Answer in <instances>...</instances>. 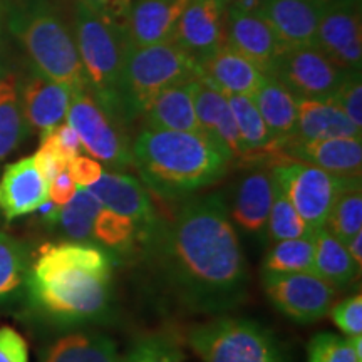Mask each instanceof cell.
<instances>
[{
    "label": "cell",
    "mask_w": 362,
    "mask_h": 362,
    "mask_svg": "<svg viewBox=\"0 0 362 362\" xmlns=\"http://www.w3.org/2000/svg\"><path fill=\"white\" fill-rule=\"evenodd\" d=\"M133 168L163 200L178 202L218 183L232 158L203 133L144 128L131 143Z\"/></svg>",
    "instance_id": "3"
},
{
    "label": "cell",
    "mask_w": 362,
    "mask_h": 362,
    "mask_svg": "<svg viewBox=\"0 0 362 362\" xmlns=\"http://www.w3.org/2000/svg\"><path fill=\"white\" fill-rule=\"evenodd\" d=\"M197 79L183 81L170 86L153 99L143 112L144 126L148 129H168L202 133L194 111V86Z\"/></svg>",
    "instance_id": "24"
},
{
    "label": "cell",
    "mask_w": 362,
    "mask_h": 362,
    "mask_svg": "<svg viewBox=\"0 0 362 362\" xmlns=\"http://www.w3.org/2000/svg\"><path fill=\"white\" fill-rule=\"evenodd\" d=\"M52 136L54 139H56L59 149L64 153L69 163L83 153V144H81L78 133H76V131L72 129V126L69 123H66V121L52 129Z\"/></svg>",
    "instance_id": "45"
},
{
    "label": "cell",
    "mask_w": 362,
    "mask_h": 362,
    "mask_svg": "<svg viewBox=\"0 0 362 362\" xmlns=\"http://www.w3.org/2000/svg\"><path fill=\"white\" fill-rule=\"evenodd\" d=\"M49 200V183L40 175L33 156L6 166L0 178V211L7 221L35 214Z\"/></svg>",
    "instance_id": "18"
},
{
    "label": "cell",
    "mask_w": 362,
    "mask_h": 362,
    "mask_svg": "<svg viewBox=\"0 0 362 362\" xmlns=\"http://www.w3.org/2000/svg\"><path fill=\"white\" fill-rule=\"evenodd\" d=\"M275 192L277 183L270 170H259L243 176L235 192L232 208H228L233 225L253 237L264 235Z\"/></svg>",
    "instance_id": "23"
},
{
    "label": "cell",
    "mask_w": 362,
    "mask_h": 362,
    "mask_svg": "<svg viewBox=\"0 0 362 362\" xmlns=\"http://www.w3.org/2000/svg\"><path fill=\"white\" fill-rule=\"evenodd\" d=\"M200 78L198 64L173 40L129 47L119 86L121 121L143 116L158 94L183 81Z\"/></svg>",
    "instance_id": "6"
},
{
    "label": "cell",
    "mask_w": 362,
    "mask_h": 362,
    "mask_svg": "<svg viewBox=\"0 0 362 362\" xmlns=\"http://www.w3.org/2000/svg\"><path fill=\"white\" fill-rule=\"evenodd\" d=\"M8 29L24 45L34 71L72 90L88 88L74 33L51 0H19L8 13Z\"/></svg>",
    "instance_id": "4"
},
{
    "label": "cell",
    "mask_w": 362,
    "mask_h": 362,
    "mask_svg": "<svg viewBox=\"0 0 362 362\" xmlns=\"http://www.w3.org/2000/svg\"><path fill=\"white\" fill-rule=\"evenodd\" d=\"M228 0H188L171 40L197 64L226 44Z\"/></svg>",
    "instance_id": "14"
},
{
    "label": "cell",
    "mask_w": 362,
    "mask_h": 362,
    "mask_svg": "<svg viewBox=\"0 0 362 362\" xmlns=\"http://www.w3.org/2000/svg\"><path fill=\"white\" fill-rule=\"evenodd\" d=\"M260 0H228V4H240V6H247V7H257L259 6Z\"/></svg>",
    "instance_id": "49"
},
{
    "label": "cell",
    "mask_w": 362,
    "mask_h": 362,
    "mask_svg": "<svg viewBox=\"0 0 362 362\" xmlns=\"http://www.w3.org/2000/svg\"><path fill=\"white\" fill-rule=\"evenodd\" d=\"M39 362H121L116 342L98 330H71L40 351Z\"/></svg>",
    "instance_id": "26"
},
{
    "label": "cell",
    "mask_w": 362,
    "mask_h": 362,
    "mask_svg": "<svg viewBox=\"0 0 362 362\" xmlns=\"http://www.w3.org/2000/svg\"><path fill=\"white\" fill-rule=\"evenodd\" d=\"M250 98L264 117L275 143L282 144L291 139L297 121V98L291 90L274 76L267 74Z\"/></svg>",
    "instance_id": "27"
},
{
    "label": "cell",
    "mask_w": 362,
    "mask_h": 362,
    "mask_svg": "<svg viewBox=\"0 0 362 362\" xmlns=\"http://www.w3.org/2000/svg\"><path fill=\"white\" fill-rule=\"evenodd\" d=\"M315 233V232H314ZM314 269V235L280 240L267 252L262 272L269 274H297Z\"/></svg>",
    "instance_id": "35"
},
{
    "label": "cell",
    "mask_w": 362,
    "mask_h": 362,
    "mask_svg": "<svg viewBox=\"0 0 362 362\" xmlns=\"http://www.w3.org/2000/svg\"><path fill=\"white\" fill-rule=\"evenodd\" d=\"M93 243L106 248L116 259L119 257L128 259L133 253L141 250V242H139V233L134 221L104 206L94 220Z\"/></svg>",
    "instance_id": "32"
},
{
    "label": "cell",
    "mask_w": 362,
    "mask_h": 362,
    "mask_svg": "<svg viewBox=\"0 0 362 362\" xmlns=\"http://www.w3.org/2000/svg\"><path fill=\"white\" fill-rule=\"evenodd\" d=\"M232 110L235 124L245 148L247 163L270 161L275 163L282 158L279 144L272 138L264 117L253 104L250 96H226Z\"/></svg>",
    "instance_id": "28"
},
{
    "label": "cell",
    "mask_w": 362,
    "mask_h": 362,
    "mask_svg": "<svg viewBox=\"0 0 362 362\" xmlns=\"http://www.w3.org/2000/svg\"><path fill=\"white\" fill-rule=\"evenodd\" d=\"M187 342L203 362H288L274 332L245 317L221 315L193 325Z\"/></svg>",
    "instance_id": "7"
},
{
    "label": "cell",
    "mask_w": 362,
    "mask_h": 362,
    "mask_svg": "<svg viewBox=\"0 0 362 362\" xmlns=\"http://www.w3.org/2000/svg\"><path fill=\"white\" fill-rule=\"evenodd\" d=\"M33 253L24 240L0 232V305L25 297Z\"/></svg>",
    "instance_id": "31"
},
{
    "label": "cell",
    "mask_w": 362,
    "mask_h": 362,
    "mask_svg": "<svg viewBox=\"0 0 362 362\" xmlns=\"http://www.w3.org/2000/svg\"><path fill=\"white\" fill-rule=\"evenodd\" d=\"M33 158L35 161V166H37L40 175L44 176V180L47 181V183H51L59 173L66 171L67 165H69V160H67L64 153L59 149L56 139H54L52 129L40 134L39 149Z\"/></svg>",
    "instance_id": "40"
},
{
    "label": "cell",
    "mask_w": 362,
    "mask_h": 362,
    "mask_svg": "<svg viewBox=\"0 0 362 362\" xmlns=\"http://www.w3.org/2000/svg\"><path fill=\"white\" fill-rule=\"evenodd\" d=\"M279 151L285 158L304 161L337 176H361L362 136L327 138L312 141H284Z\"/></svg>",
    "instance_id": "16"
},
{
    "label": "cell",
    "mask_w": 362,
    "mask_h": 362,
    "mask_svg": "<svg viewBox=\"0 0 362 362\" xmlns=\"http://www.w3.org/2000/svg\"><path fill=\"white\" fill-rule=\"evenodd\" d=\"M66 123L78 133L84 151L104 168L111 171L133 168L131 141L124 133V124L107 115L88 88L72 90Z\"/></svg>",
    "instance_id": "8"
},
{
    "label": "cell",
    "mask_w": 362,
    "mask_h": 362,
    "mask_svg": "<svg viewBox=\"0 0 362 362\" xmlns=\"http://www.w3.org/2000/svg\"><path fill=\"white\" fill-rule=\"evenodd\" d=\"M356 136H362V129L357 128L332 101L297 99V121L291 138L293 141Z\"/></svg>",
    "instance_id": "25"
},
{
    "label": "cell",
    "mask_w": 362,
    "mask_h": 362,
    "mask_svg": "<svg viewBox=\"0 0 362 362\" xmlns=\"http://www.w3.org/2000/svg\"><path fill=\"white\" fill-rule=\"evenodd\" d=\"M194 111L203 134L218 144L232 163H247L245 148L235 124L228 99L198 78L194 86Z\"/></svg>",
    "instance_id": "20"
},
{
    "label": "cell",
    "mask_w": 362,
    "mask_h": 362,
    "mask_svg": "<svg viewBox=\"0 0 362 362\" xmlns=\"http://www.w3.org/2000/svg\"><path fill=\"white\" fill-rule=\"evenodd\" d=\"M322 2H325V4H329V2H332V0H322Z\"/></svg>",
    "instance_id": "51"
},
{
    "label": "cell",
    "mask_w": 362,
    "mask_h": 362,
    "mask_svg": "<svg viewBox=\"0 0 362 362\" xmlns=\"http://www.w3.org/2000/svg\"><path fill=\"white\" fill-rule=\"evenodd\" d=\"M315 275L334 288L351 285L361 275L354 260L342 240L334 237L329 230L320 228L314 233V269Z\"/></svg>",
    "instance_id": "30"
},
{
    "label": "cell",
    "mask_w": 362,
    "mask_h": 362,
    "mask_svg": "<svg viewBox=\"0 0 362 362\" xmlns=\"http://www.w3.org/2000/svg\"><path fill=\"white\" fill-rule=\"evenodd\" d=\"M341 107L357 128L362 129V79L361 71H349L339 86L337 93L329 99Z\"/></svg>",
    "instance_id": "39"
},
{
    "label": "cell",
    "mask_w": 362,
    "mask_h": 362,
    "mask_svg": "<svg viewBox=\"0 0 362 362\" xmlns=\"http://www.w3.org/2000/svg\"><path fill=\"white\" fill-rule=\"evenodd\" d=\"M2 16H4V0H0V24H2Z\"/></svg>",
    "instance_id": "50"
},
{
    "label": "cell",
    "mask_w": 362,
    "mask_h": 362,
    "mask_svg": "<svg viewBox=\"0 0 362 362\" xmlns=\"http://www.w3.org/2000/svg\"><path fill=\"white\" fill-rule=\"evenodd\" d=\"M330 319L347 337L362 334V297L361 293L344 298L329 310Z\"/></svg>",
    "instance_id": "41"
},
{
    "label": "cell",
    "mask_w": 362,
    "mask_h": 362,
    "mask_svg": "<svg viewBox=\"0 0 362 362\" xmlns=\"http://www.w3.org/2000/svg\"><path fill=\"white\" fill-rule=\"evenodd\" d=\"M307 362H362L349 337L332 332L315 334L307 346Z\"/></svg>",
    "instance_id": "38"
},
{
    "label": "cell",
    "mask_w": 362,
    "mask_h": 362,
    "mask_svg": "<svg viewBox=\"0 0 362 362\" xmlns=\"http://www.w3.org/2000/svg\"><path fill=\"white\" fill-rule=\"evenodd\" d=\"M265 233L270 242L275 243L280 240L309 237V235H314V230L305 223V220L298 215L296 206L277 187L274 202H272Z\"/></svg>",
    "instance_id": "36"
},
{
    "label": "cell",
    "mask_w": 362,
    "mask_h": 362,
    "mask_svg": "<svg viewBox=\"0 0 362 362\" xmlns=\"http://www.w3.org/2000/svg\"><path fill=\"white\" fill-rule=\"evenodd\" d=\"M72 98L69 86L57 83L37 71H30L24 81H21L22 110L30 129L47 133L64 123Z\"/></svg>",
    "instance_id": "17"
},
{
    "label": "cell",
    "mask_w": 362,
    "mask_h": 362,
    "mask_svg": "<svg viewBox=\"0 0 362 362\" xmlns=\"http://www.w3.org/2000/svg\"><path fill=\"white\" fill-rule=\"evenodd\" d=\"M74 39L89 93L107 115L124 124L119 111V86L129 49L124 25L76 0Z\"/></svg>",
    "instance_id": "5"
},
{
    "label": "cell",
    "mask_w": 362,
    "mask_h": 362,
    "mask_svg": "<svg viewBox=\"0 0 362 362\" xmlns=\"http://www.w3.org/2000/svg\"><path fill=\"white\" fill-rule=\"evenodd\" d=\"M185 354L178 342L168 334H149L134 342L121 356V362H183Z\"/></svg>",
    "instance_id": "37"
},
{
    "label": "cell",
    "mask_w": 362,
    "mask_h": 362,
    "mask_svg": "<svg viewBox=\"0 0 362 362\" xmlns=\"http://www.w3.org/2000/svg\"><path fill=\"white\" fill-rule=\"evenodd\" d=\"M106 168L98 160L90 156H76L69 165H67V173L76 183L78 188H88L101 178Z\"/></svg>",
    "instance_id": "43"
},
{
    "label": "cell",
    "mask_w": 362,
    "mask_h": 362,
    "mask_svg": "<svg viewBox=\"0 0 362 362\" xmlns=\"http://www.w3.org/2000/svg\"><path fill=\"white\" fill-rule=\"evenodd\" d=\"M76 192H78V187H76V183L72 181L69 173H67V170L59 173L56 178L49 183V200L56 203L59 206L69 203L72 198H74Z\"/></svg>",
    "instance_id": "46"
},
{
    "label": "cell",
    "mask_w": 362,
    "mask_h": 362,
    "mask_svg": "<svg viewBox=\"0 0 362 362\" xmlns=\"http://www.w3.org/2000/svg\"><path fill=\"white\" fill-rule=\"evenodd\" d=\"M143 253L189 314H223L247 300V260L218 193L188 198L170 220H158Z\"/></svg>",
    "instance_id": "1"
},
{
    "label": "cell",
    "mask_w": 362,
    "mask_h": 362,
    "mask_svg": "<svg viewBox=\"0 0 362 362\" xmlns=\"http://www.w3.org/2000/svg\"><path fill=\"white\" fill-rule=\"evenodd\" d=\"M270 173L305 223L314 232L324 228L330 206L346 176L332 175L309 163L285 156L272 163Z\"/></svg>",
    "instance_id": "9"
},
{
    "label": "cell",
    "mask_w": 362,
    "mask_h": 362,
    "mask_svg": "<svg viewBox=\"0 0 362 362\" xmlns=\"http://www.w3.org/2000/svg\"><path fill=\"white\" fill-rule=\"evenodd\" d=\"M347 72L315 44H309L285 49L269 74L297 99L329 101L337 93Z\"/></svg>",
    "instance_id": "10"
},
{
    "label": "cell",
    "mask_w": 362,
    "mask_h": 362,
    "mask_svg": "<svg viewBox=\"0 0 362 362\" xmlns=\"http://www.w3.org/2000/svg\"><path fill=\"white\" fill-rule=\"evenodd\" d=\"M342 242L362 230V178L346 176L324 225Z\"/></svg>",
    "instance_id": "33"
},
{
    "label": "cell",
    "mask_w": 362,
    "mask_h": 362,
    "mask_svg": "<svg viewBox=\"0 0 362 362\" xmlns=\"http://www.w3.org/2000/svg\"><path fill=\"white\" fill-rule=\"evenodd\" d=\"M0 362H29V346L13 327H0Z\"/></svg>",
    "instance_id": "42"
},
{
    "label": "cell",
    "mask_w": 362,
    "mask_h": 362,
    "mask_svg": "<svg viewBox=\"0 0 362 362\" xmlns=\"http://www.w3.org/2000/svg\"><path fill=\"white\" fill-rule=\"evenodd\" d=\"M325 6L322 0H260L257 8L288 49L314 44Z\"/></svg>",
    "instance_id": "21"
},
{
    "label": "cell",
    "mask_w": 362,
    "mask_h": 362,
    "mask_svg": "<svg viewBox=\"0 0 362 362\" xmlns=\"http://www.w3.org/2000/svg\"><path fill=\"white\" fill-rule=\"evenodd\" d=\"M21 99L17 72L0 66V163H4L29 136Z\"/></svg>",
    "instance_id": "29"
},
{
    "label": "cell",
    "mask_w": 362,
    "mask_h": 362,
    "mask_svg": "<svg viewBox=\"0 0 362 362\" xmlns=\"http://www.w3.org/2000/svg\"><path fill=\"white\" fill-rule=\"evenodd\" d=\"M104 208L128 216L134 221L141 242V252L158 225V215L146 187L124 171H104L96 183L86 188Z\"/></svg>",
    "instance_id": "13"
},
{
    "label": "cell",
    "mask_w": 362,
    "mask_h": 362,
    "mask_svg": "<svg viewBox=\"0 0 362 362\" xmlns=\"http://www.w3.org/2000/svg\"><path fill=\"white\" fill-rule=\"evenodd\" d=\"M262 287L272 305L293 322L312 324L329 315L337 291L314 272L269 274L262 272Z\"/></svg>",
    "instance_id": "11"
},
{
    "label": "cell",
    "mask_w": 362,
    "mask_h": 362,
    "mask_svg": "<svg viewBox=\"0 0 362 362\" xmlns=\"http://www.w3.org/2000/svg\"><path fill=\"white\" fill-rule=\"evenodd\" d=\"M103 205L86 188H78L74 198L61 206L57 226L72 242H93V225Z\"/></svg>",
    "instance_id": "34"
},
{
    "label": "cell",
    "mask_w": 362,
    "mask_h": 362,
    "mask_svg": "<svg viewBox=\"0 0 362 362\" xmlns=\"http://www.w3.org/2000/svg\"><path fill=\"white\" fill-rule=\"evenodd\" d=\"M314 44L344 71H361L362 25L359 0H332L324 8Z\"/></svg>",
    "instance_id": "12"
},
{
    "label": "cell",
    "mask_w": 362,
    "mask_h": 362,
    "mask_svg": "<svg viewBox=\"0 0 362 362\" xmlns=\"http://www.w3.org/2000/svg\"><path fill=\"white\" fill-rule=\"evenodd\" d=\"M35 211H37V214H39V218H40V221H42L44 225L57 226L59 214H61V206L56 205V203H52L51 200L44 202L42 205H40Z\"/></svg>",
    "instance_id": "47"
},
{
    "label": "cell",
    "mask_w": 362,
    "mask_h": 362,
    "mask_svg": "<svg viewBox=\"0 0 362 362\" xmlns=\"http://www.w3.org/2000/svg\"><path fill=\"white\" fill-rule=\"evenodd\" d=\"M94 12L101 13L116 24L124 25L133 0H83Z\"/></svg>",
    "instance_id": "44"
},
{
    "label": "cell",
    "mask_w": 362,
    "mask_h": 362,
    "mask_svg": "<svg viewBox=\"0 0 362 362\" xmlns=\"http://www.w3.org/2000/svg\"><path fill=\"white\" fill-rule=\"evenodd\" d=\"M198 71L203 83L225 96H252L267 76L255 62L228 44L202 61Z\"/></svg>",
    "instance_id": "19"
},
{
    "label": "cell",
    "mask_w": 362,
    "mask_h": 362,
    "mask_svg": "<svg viewBox=\"0 0 362 362\" xmlns=\"http://www.w3.org/2000/svg\"><path fill=\"white\" fill-rule=\"evenodd\" d=\"M226 44L255 62L265 74L282 54L285 44L257 7L228 4Z\"/></svg>",
    "instance_id": "15"
},
{
    "label": "cell",
    "mask_w": 362,
    "mask_h": 362,
    "mask_svg": "<svg viewBox=\"0 0 362 362\" xmlns=\"http://www.w3.org/2000/svg\"><path fill=\"white\" fill-rule=\"evenodd\" d=\"M344 245H346L351 259L354 260V264L357 265V269L361 270L362 269V230L361 232H357L356 235H352L351 238H347L346 242H344Z\"/></svg>",
    "instance_id": "48"
},
{
    "label": "cell",
    "mask_w": 362,
    "mask_h": 362,
    "mask_svg": "<svg viewBox=\"0 0 362 362\" xmlns=\"http://www.w3.org/2000/svg\"><path fill=\"white\" fill-rule=\"evenodd\" d=\"M188 0H134L131 2L124 33L129 47H146L171 40Z\"/></svg>",
    "instance_id": "22"
},
{
    "label": "cell",
    "mask_w": 362,
    "mask_h": 362,
    "mask_svg": "<svg viewBox=\"0 0 362 362\" xmlns=\"http://www.w3.org/2000/svg\"><path fill=\"white\" fill-rule=\"evenodd\" d=\"M116 257L93 242L45 243L30 264L25 298L45 322L83 327L111 314Z\"/></svg>",
    "instance_id": "2"
}]
</instances>
